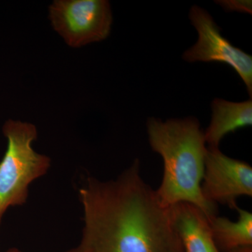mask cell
Returning a JSON list of instances; mask_svg holds the SVG:
<instances>
[{"mask_svg": "<svg viewBox=\"0 0 252 252\" xmlns=\"http://www.w3.org/2000/svg\"><path fill=\"white\" fill-rule=\"evenodd\" d=\"M79 194L82 238L66 252H185L170 207L142 178L138 159L115 180L88 177Z\"/></svg>", "mask_w": 252, "mask_h": 252, "instance_id": "6da1fadb", "label": "cell"}, {"mask_svg": "<svg viewBox=\"0 0 252 252\" xmlns=\"http://www.w3.org/2000/svg\"><path fill=\"white\" fill-rule=\"evenodd\" d=\"M149 142L164 163L161 184L156 190L165 207L189 203L201 210L207 219L217 216L218 207L207 201L202 193L207 149L204 132L194 117L162 122L149 118Z\"/></svg>", "mask_w": 252, "mask_h": 252, "instance_id": "7a4b0ae2", "label": "cell"}, {"mask_svg": "<svg viewBox=\"0 0 252 252\" xmlns=\"http://www.w3.org/2000/svg\"><path fill=\"white\" fill-rule=\"evenodd\" d=\"M2 131L7 149L0 162V223L9 207L26 203L29 185L45 175L51 165L49 157L32 147L37 137L35 126L8 120Z\"/></svg>", "mask_w": 252, "mask_h": 252, "instance_id": "3957f363", "label": "cell"}, {"mask_svg": "<svg viewBox=\"0 0 252 252\" xmlns=\"http://www.w3.org/2000/svg\"><path fill=\"white\" fill-rule=\"evenodd\" d=\"M49 17L56 31L74 48L104 40L112 23L106 0H56L50 6Z\"/></svg>", "mask_w": 252, "mask_h": 252, "instance_id": "277c9868", "label": "cell"}, {"mask_svg": "<svg viewBox=\"0 0 252 252\" xmlns=\"http://www.w3.org/2000/svg\"><path fill=\"white\" fill-rule=\"evenodd\" d=\"M189 18L198 32V39L184 53L183 59L189 63L220 62L228 64L243 79L252 97V56L232 45L221 35L220 28L206 10L192 6Z\"/></svg>", "mask_w": 252, "mask_h": 252, "instance_id": "5b68a950", "label": "cell"}, {"mask_svg": "<svg viewBox=\"0 0 252 252\" xmlns=\"http://www.w3.org/2000/svg\"><path fill=\"white\" fill-rule=\"evenodd\" d=\"M202 193L207 201L236 209L238 197L252 196V167L225 156L219 147H207Z\"/></svg>", "mask_w": 252, "mask_h": 252, "instance_id": "8992f818", "label": "cell"}, {"mask_svg": "<svg viewBox=\"0 0 252 252\" xmlns=\"http://www.w3.org/2000/svg\"><path fill=\"white\" fill-rule=\"evenodd\" d=\"M170 211L185 252H220L212 238L208 219L201 210L182 203L170 207Z\"/></svg>", "mask_w": 252, "mask_h": 252, "instance_id": "52a82bcc", "label": "cell"}, {"mask_svg": "<svg viewBox=\"0 0 252 252\" xmlns=\"http://www.w3.org/2000/svg\"><path fill=\"white\" fill-rule=\"evenodd\" d=\"M210 126L204 132L208 147H219L220 141L230 132L252 125V98L233 102L216 98L212 103Z\"/></svg>", "mask_w": 252, "mask_h": 252, "instance_id": "ba28073f", "label": "cell"}, {"mask_svg": "<svg viewBox=\"0 0 252 252\" xmlns=\"http://www.w3.org/2000/svg\"><path fill=\"white\" fill-rule=\"evenodd\" d=\"M239 217L236 221L221 217L208 219L210 232L219 250L233 251L252 245V214L237 207Z\"/></svg>", "mask_w": 252, "mask_h": 252, "instance_id": "9c48e42d", "label": "cell"}, {"mask_svg": "<svg viewBox=\"0 0 252 252\" xmlns=\"http://www.w3.org/2000/svg\"><path fill=\"white\" fill-rule=\"evenodd\" d=\"M223 9L227 11H239V12L252 14V1L243 0H228V1H217Z\"/></svg>", "mask_w": 252, "mask_h": 252, "instance_id": "30bf717a", "label": "cell"}, {"mask_svg": "<svg viewBox=\"0 0 252 252\" xmlns=\"http://www.w3.org/2000/svg\"><path fill=\"white\" fill-rule=\"evenodd\" d=\"M229 252H252V247H248V248H243L238 249V250H233V251Z\"/></svg>", "mask_w": 252, "mask_h": 252, "instance_id": "8fae6325", "label": "cell"}, {"mask_svg": "<svg viewBox=\"0 0 252 252\" xmlns=\"http://www.w3.org/2000/svg\"><path fill=\"white\" fill-rule=\"evenodd\" d=\"M6 252H22L20 251V250H18V249L12 248V249H10V250H8V251H6Z\"/></svg>", "mask_w": 252, "mask_h": 252, "instance_id": "7c38bea8", "label": "cell"}]
</instances>
